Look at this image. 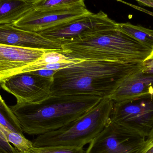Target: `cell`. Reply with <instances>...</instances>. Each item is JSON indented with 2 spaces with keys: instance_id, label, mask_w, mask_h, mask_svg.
Instances as JSON below:
<instances>
[{
  "instance_id": "1",
  "label": "cell",
  "mask_w": 153,
  "mask_h": 153,
  "mask_svg": "<svg viewBox=\"0 0 153 153\" xmlns=\"http://www.w3.org/2000/svg\"><path fill=\"white\" fill-rule=\"evenodd\" d=\"M142 67V63L82 60L56 72L53 76L51 95L110 98L126 78Z\"/></svg>"
},
{
  "instance_id": "2",
  "label": "cell",
  "mask_w": 153,
  "mask_h": 153,
  "mask_svg": "<svg viewBox=\"0 0 153 153\" xmlns=\"http://www.w3.org/2000/svg\"><path fill=\"white\" fill-rule=\"evenodd\" d=\"M102 99L90 95H51L40 103H17L10 108L19 120L23 132L38 136L76 120Z\"/></svg>"
},
{
  "instance_id": "3",
  "label": "cell",
  "mask_w": 153,
  "mask_h": 153,
  "mask_svg": "<svg viewBox=\"0 0 153 153\" xmlns=\"http://www.w3.org/2000/svg\"><path fill=\"white\" fill-rule=\"evenodd\" d=\"M62 53L81 60L142 63L152 49L117 28L98 32L62 46Z\"/></svg>"
},
{
  "instance_id": "4",
  "label": "cell",
  "mask_w": 153,
  "mask_h": 153,
  "mask_svg": "<svg viewBox=\"0 0 153 153\" xmlns=\"http://www.w3.org/2000/svg\"><path fill=\"white\" fill-rule=\"evenodd\" d=\"M114 104L110 98H103L76 120L57 130L37 136L32 141L33 146L83 147L90 143L109 122Z\"/></svg>"
},
{
  "instance_id": "5",
  "label": "cell",
  "mask_w": 153,
  "mask_h": 153,
  "mask_svg": "<svg viewBox=\"0 0 153 153\" xmlns=\"http://www.w3.org/2000/svg\"><path fill=\"white\" fill-rule=\"evenodd\" d=\"M111 120L145 138L153 129V97L114 102Z\"/></svg>"
},
{
  "instance_id": "6",
  "label": "cell",
  "mask_w": 153,
  "mask_h": 153,
  "mask_svg": "<svg viewBox=\"0 0 153 153\" xmlns=\"http://www.w3.org/2000/svg\"><path fill=\"white\" fill-rule=\"evenodd\" d=\"M117 24L105 13L100 11L97 13L91 12L39 34L62 46L98 32L117 28Z\"/></svg>"
},
{
  "instance_id": "7",
  "label": "cell",
  "mask_w": 153,
  "mask_h": 153,
  "mask_svg": "<svg viewBox=\"0 0 153 153\" xmlns=\"http://www.w3.org/2000/svg\"><path fill=\"white\" fill-rule=\"evenodd\" d=\"M146 138L110 120L85 153H139Z\"/></svg>"
},
{
  "instance_id": "8",
  "label": "cell",
  "mask_w": 153,
  "mask_h": 153,
  "mask_svg": "<svg viewBox=\"0 0 153 153\" xmlns=\"http://www.w3.org/2000/svg\"><path fill=\"white\" fill-rule=\"evenodd\" d=\"M53 81V78L27 72L13 75L0 84L15 96L17 103H39L51 96Z\"/></svg>"
},
{
  "instance_id": "9",
  "label": "cell",
  "mask_w": 153,
  "mask_h": 153,
  "mask_svg": "<svg viewBox=\"0 0 153 153\" xmlns=\"http://www.w3.org/2000/svg\"><path fill=\"white\" fill-rule=\"evenodd\" d=\"M91 12L85 5L58 10H36L32 8L12 25L23 30L39 33L74 20Z\"/></svg>"
},
{
  "instance_id": "10",
  "label": "cell",
  "mask_w": 153,
  "mask_h": 153,
  "mask_svg": "<svg viewBox=\"0 0 153 153\" xmlns=\"http://www.w3.org/2000/svg\"><path fill=\"white\" fill-rule=\"evenodd\" d=\"M48 50L0 44V84Z\"/></svg>"
},
{
  "instance_id": "11",
  "label": "cell",
  "mask_w": 153,
  "mask_h": 153,
  "mask_svg": "<svg viewBox=\"0 0 153 153\" xmlns=\"http://www.w3.org/2000/svg\"><path fill=\"white\" fill-rule=\"evenodd\" d=\"M0 44L62 53L61 45L35 32L18 28L12 24L0 25Z\"/></svg>"
},
{
  "instance_id": "12",
  "label": "cell",
  "mask_w": 153,
  "mask_h": 153,
  "mask_svg": "<svg viewBox=\"0 0 153 153\" xmlns=\"http://www.w3.org/2000/svg\"><path fill=\"white\" fill-rule=\"evenodd\" d=\"M150 97H153V74L143 72L141 68L126 78L110 98L120 102Z\"/></svg>"
},
{
  "instance_id": "13",
  "label": "cell",
  "mask_w": 153,
  "mask_h": 153,
  "mask_svg": "<svg viewBox=\"0 0 153 153\" xmlns=\"http://www.w3.org/2000/svg\"><path fill=\"white\" fill-rule=\"evenodd\" d=\"M32 8L29 0H0V25L13 24Z\"/></svg>"
},
{
  "instance_id": "14",
  "label": "cell",
  "mask_w": 153,
  "mask_h": 153,
  "mask_svg": "<svg viewBox=\"0 0 153 153\" xmlns=\"http://www.w3.org/2000/svg\"><path fill=\"white\" fill-rule=\"evenodd\" d=\"M82 60L81 59L71 58L57 51H47L45 52L38 59L22 68L19 74L41 70L44 66L47 65L62 63L77 62Z\"/></svg>"
},
{
  "instance_id": "15",
  "label": "cell",
  "mask_w": 153,
  "mask_h": 153,
  "mask_svg": "<svg viewBox=\"0 0 153 153\" xmlns=\"http://www.w3.org/2000/svg\"><path fill=\"white\" fill-rule=\"evenodd\" d=\"M117 27L145 46L153 49V30L129 22L117 23Z\"/></svg>"
},
{
  "instance_id": "16",
  "label": "cell",
  "mask_w": 153,
  "mask_h": 153,
  "mask_svg": "<svg viewBox=\"0 0 153 153\" xmlns=\"http://www.w3.org/2000/svg\"><path fill=\"white\" fill-rule=\"evenodd\" d=\"M0 124L10 130L23 135L19 120L0 95Z\"/></svg>"
},
{
  "instance_id": "17",
  "label": "cell",
  "mask_w": 153,
  "mask_h": 153,
  "mask_svg": "<svg viewBox=\"0 0 153 153\" xmlns=\"http://www.w3.org/2000/svg\"><path fill=\"white\" fill-rule=\"evenodd\" d=\"M0 131L4 135L7 141L13 146L20 153H25L33 147L32 141L24 136L10 130L0 124Z\"/></svg>"
},
{
  "instance_id": "18",
  "label": "cell",
  "mask_w": 153,
  "mask_h": 153,
  "mask_svg": "<svg viewBox=\"0 0 153 153\" xmlns=\"http://www.w3.org/2000/svg\"><path fill=\"white\" fill-rule=\"evenodd\" d=\"M85 5L84 0H38L33 3L36 10H58Z\"/></svg>"
},
{
  "instance_id": "19",
  "label": "cell",
  "mask_w": 153,
  "mask_h": 153,
  "mask_svg": "<svg viewBox=\"0 0 153 153\" xmlns=\"http://www.w3.org/2000/svg\"><path fill=\"white\" fill-rule=\"evenodd\" d=\"M83 147H69V146H52L34 147L25 153H85Z\"/></svg>"
},
{
  "instance_id": "20",
  "label": "cell",
  "mask_w": 153,
  "mask_h": 153,
  "mask_svg": "<svg viewBox=\"0 0 153 153\" xmlns=\"http://www.w3.org/2000/svg\"><path fill=\"white\" fill-rule=\"evenodd\" d=\"M0 153H20L0 131Z\"/></svg>"
},
{
  "instance_id": "21",
  "label": "cell",
  "mask_w": 153,
  "mask_h": 153,
  "mask_svg": "<svg viewBox=\"0 0 153 153\" xmlns=\"http://www.w3.org/2000/svg\"><path fill=\"white\" fill-rule=\"evenodd\" d=\"M142 66L143 72L153 74V49L150 55L142 63Z\"/></svg>"
},
{
  "instance_id": "22",
  "label": "cell",
  "mask_w": 153,
  "mask_h": 153,
  "mask_svg": "<svg viewBox=\"0 0 153 153\" xmlns=\"http://www.w3.org/2000/svg\"><path fill=\"white\" fill-rule=\"evenodd\" d=\"M57 71L54 70H38V71H34L30 72L33 74H36L42 77H46V78H53V76L56 73Z\"/></svg>"
},
{
  "instance_id": "23",
  "label": "cell",
  "mask_w": 153,
  "mask_h": 153,
  "mask_svg": "<svg viewBox=\"0 0 153 153\" xmlns=\"http://www.w3.org/2000/svg\"><path fill=\"white\" fill-rule=\"evenodd\" d=\"M139 153H153V139H146Z\"/></svg>"
},
{
  "instance_id": "24",
  "label": "cell",
  "mask_w": 153,
  "mask_h": 153,
  "mask_svg": "<svg viewBox=\"0 0 153 153\" xmlns=\"http://www.w3.org/2000/svg\"><path fill=\"white\" fill-rule=\"evenodd\" d=\"M144 5L153 8V0H136Z\"/></svg>"
},
{
  "instance_id": "25",
  "label": "cell",
  "mask_w": 153,
  "mask_h": 153,
  "mask_svg": "<svg viewBox=\"0 0 153 153\" xmlns=\"http://www.w3.org/2000/svg\"><path fill=\"white\" fill-rule=\"evenodd\" d=\"M146 139H153V129L152 130V133H151V134H150V135H149V136L147 138H146Z\"/></svg>"
},
{
  "instance_id": "26",
  "label": "cell",
  "mask_w": 153,
  "mask_h": 153,
  "mask_svg": "<svg viewBox=\"0 0 153 153\" xmlns=\"http://www.w3.org/2000/svg\"><path fill=\"white\" fill-rule=\"evenodd\" d=\"M29 1H30L32 2L33 3L34 2L36 1H38V0H29Z\"/></svg>"
}]
</instances>
